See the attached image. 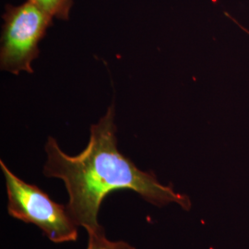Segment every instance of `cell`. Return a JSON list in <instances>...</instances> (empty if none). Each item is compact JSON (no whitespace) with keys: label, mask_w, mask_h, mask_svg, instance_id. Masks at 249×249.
I'll return each mask as SVG.
<instances>
[{"label":"cell","mask_w":249,"mask_h":249,"mask_svg":"<svg viewBox=\"0 0 249 249\" xmlns=\"http://www.w3.org/2000/svg\"><path fill=\"white\" fill-rule=\"evenodd\" d=\"M44 9L51 17L68 20L73 6V0H30Z\"/></svg>","instance_id":"cell-4"},{"label":"cell","mask_w":249,"mask_h":249,"mask_svg":"<svg viewBox=\"0 0 249 249\" xmlns=\"http://www.w3.org/2000/svg\"><path fill=\"white\" fill-rule=\"evenodd\" d=\"M53 19L30 0L18 6L7 5L1 35V70L14 75L34 73L32 64L40 54L39 44Z\"/></svg>","instance_id":"cell-3"},{"label":"cell","mask_w":249,"mask_h":249,"mask_svg":"<svg viewBox=\"0 0 249 249\" xmlns=\"http://www.w3.org/2000/svg\"><path fill=\"white\" fill-rule=\"evenodd\" d=\"M115 107L111 106L96 124H91L87 147L71 156L56 140L48 137L43 173L46 178L62 180L69 195L67 208L75 223L87 232L103 228L100 209L106 196L117 190H131L156 207L177 203L191 209L189 196L163 185L152 172L138 168L117 148Z\"/></svg>","instance_id":"cell-1"},{"label":"cell","mask_w":249,"mask_h":249,"mask_svg":"<svg viewBox=\"0 0 249 249\" xmlns=\"http://www.w3.org/2000/svg\"><path fill=\"white\" fill-rule=\"evenodd\" d=\"M6 182L8 213L23 223H33L53 243L75 242L79 238V225L67 205L54 202L45 191L18 178L0 160Z\"/></svg>","instance_id":"cell-2"},{"label":"cell","mask_w":249,"mask_h":249,"mask_svg":"<svg viewBox=\"0 0 249 249\" xmlns=\"http://www.w3.org/2000/svg\"><path fill=\"white\" fill-rule=\"evenodd\" d=\"M87 249H136L125 241H112L108 239L103 228L97 231H88Z\"/></svg>","instance_id":"cell-5"}]
</instances>
